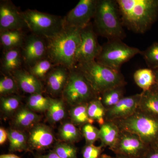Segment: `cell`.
Here are the masks:
<instances>
[{"instance_id":"cell-1","label":"cell","mask_w":158,"mask_h":158,"mask_svg":"<svg viewBox=\"0 0 158 158\" xmlns=\"http://www.w3.org/2000/svg\"><path fill=\"white\" fill-rule=\"evenodd\" d=\"M123 25L136 33L150 28L158 16V0H116Z\"/></svg>"},{"instance_id":"cell-2","label":"cell","mask_w":158,"mask_h":158,"mask_svg":"<svg viewBox=\"0 0 158 158\" xmlns=\"http://www.w3.org/2000/svg\"><path fill=\"white\" fill-rule=\"evenodd\" d=\"M81 29L65 25L60 32L47 38V54L56 65L72 69L75 58L81 42Z\"/></svg>"},{"instance_id":"cell-3","label":"cell","mask_w":158,"mask_h":158,"mask_svg":"<svg viewBox=\"0 0 158 158\" xmlns=\"http://www.w3.org/2000/svg\"><path fill=\"white\" fill-rule=\"evenodd\" d=\"M74 68L83 74L99 96L109 89L125 86L126 84L120 71L102 65L95 60L78 64Z\"/></svg>"},{"instance_id":"cell-4","label":"cell","mask_w":158,"mask_h":158,"mask_svg":"<svg viewBox=\"0 0 158 158\" xmlns=\"http://www.w3.org/2000/svg\"><path fill=\"white\" fill-rule=\"evenodd\" d=\"M116 1L99 0L97 2L94 19L98 32L109 40L125 37Z\"/></svg>"},{"instance_id":"cell-5","label":"cell","mask_w":158,"mask_h":158,"mask_svg":"<svg viewBox=\"0 0 158 158\" xmlns=\"http://www.w3.org/2000/svg\"><path fill=\"white\" fill-rule=\"evenodd\" d=\"M121 131L135 134L151 148L158 147V118L138 110L131 116L114 121Z\"/></svg>"},{"instance_id":"cell-6","label":"cell","mask_w":158,"mask_h":158,"mask_svg":"<svg viewBox=\"0 0 158 158\" xmlns=\"http://www.w3.org/2000/svg\"><path fill=\"white\" fill-rule=\"evenodd\" d=\"M69 76L62 91L63 98L72 106L88 103L100 96L94 90L83 74L76 68L70 69Z\"/></svg>"},{"instance_id":"cell-7","label":"cell","mask_w":158,"mask_h":158,"mask_svg":"<svg viewBox=\"0 0 158 158\" xmlns=\"http://www.w3.org/2000/svg\"><path fill=\"white\" fill-rule=\"evenodd\" d=\"M142 51L129 46L121 40H110L102 46L101 51L95 60L102 65L120 71L122 65Z\"/></svg>"},{"instance_id":"cell-8","label":"cell","mask_w":158,"mask_h":158,"mask_svg":"<svg viewBox=\"0 0 158 158\" xmlns=\"http://www.w3.org/2000/svg\"><path fill=\"white\" fill-rule=\"evenodd\" d=\"M26 26L35 35L48 38L60 32L64 27V19L37 10L21 12Z\"/></svg>"},{"instance_id":"cell-9","label":"cell","mask_w":158,"mask_h":158,"mask_svg":"<svg viewBox=\"0 0 158 158\" xmlns=\"http://www.w3.org/2000/svg\"><path fill=\"white\" fill-rule=\"evenodd\" d=\"M102 48L92 25L90 23L81 29V42L76 54L74 67L78 64L95 60L99 55Z\"/></svg>"},{"instance_id":"cell-10","label":"cell","mask_w":158,"mask_h":158,"mask_svg":"<svg viewBox=\"0 0 158 158\" xmlns=\"http://www.w3.org/2000/svg\"><path fill=\"white\" fill-rule=\"evenodd\" d=\"M149 148L138 136L121 131L118 141L110 150L115 155L130 158H143Z\"/></svg>"},{"instance_id":"cell-11","label":"cell","mask_w":158,"mask_h":158,"mask_svg":"<svg viewBox=\"0 0 158 158\" xmlns=\"http://www.w3.org/2000/svg\"><path fill=\"white\" fill-rule=\"evenodd\" d=\"M96 0H81L64 19V24L83 29L90 23L96 11Z\"/></svg>"},{"instance_id":"cell-12","label":"cell","mask_w":158,"mask_h":158,"mask_svg":"<svg viewBox=\"0 0 158 158\" xmlns=\"http://www.w3.org/2000/svg\"><path fill=\"white\" fill-rule=\"evenodd\" d=\"M141 98V93L124 97L115 106L107 109L106 121H116L131 116L138 110Z\"/></svg>"},{"instance_id":"cell-13","label":"cell","mask_w":158,"mask_h":158,"mask_svg":"<svg viewBox=\"0 0 158 158\" xmlns=\"http://www.w3.org/2000/svg\"><path fill=\"white\" fill-rule=\"evenodd\" d=\"M22 56L26 64L30 67L44 59L47 53V46L42 37L33 34L24 42Z\"/></svg>"},{"instance_id":"cell-14","label":"cell","mask_w":158,"mask_h":158,"mask_svg":"<svg viewBox=\"0 0 158 158\" xmlns=\"http://www.w3.org/2000/svg\"><path fill=\"white\" fill-rule=\"evenodd\" d=\"M27 27L21 12L11 2L4 1L0 5V30L21 31Z\"/></svg>"},{"instance_id":"cell-15","label":"cell","mask_w":158,"mask_h":158,"mask_svg":"<svg viewBox=\"0 0 158 158\" xmlns=\"http://www.w3.org/2000/svg\"><path fill=\"white\" fill-rule=\"evenodd\" d=\"M54 141L52 129L45 124L37 123L33 127L28 137L29 148L32 150H44L52 144Z\"/></svg>"},{"instance_id":"cell-16","label":"cell","mask_w":158,"mask_h":158,"mask_svg":"<svg viewBox=\"0 0 158 158\" xmlns=\"http://www.w3.org/2000/svg\"><path fill=\"white\" fill-rule=\"evenodd\" d=\"M12 73L18 87L25 93L31 95L42 93L43 86L40 80L30 72L19 69Z\"/></svg>"},{"instance_id":"cell-17","label":"cell","mask_w":158,"mask_h":158,"mask_svg":"<svg viewBox=\"0 0 158 158\" xmlns=\"http://www.w3.org/2000/svg\"><path fill=\"white\" fill-rule=\"evenodd\" d=\"M68 69L62 65L53 68L47 76V87L51 94L62 93L69 76Z\"/></svg>"},{"instance_id":"cell-18","label":"cell","mask_w":158,"mask_h":158,"mask_svg":"<svg viewBox=\"0 0 158 158\" xmlns=\"http://www.w3.org/2000/svg\"><path fill=\"white\" fill-rule=\"evenodd\" d=\"M138 110L158 118V86L141 92Z\"/></svg>"},{"instance_id":"cell-19","label":"cell","mask_w":158,"mask_h":158,"mask_svg":"<svg viewBox=\"0 0 158 158\" xmlns=\"http://www.w3.org/2000/svg\"><path fill=\"white\" fill-rule=\"evenodd\" d=\"M121 130L113 121H106L100 126L99 139L103 147L113 148L118 141Z\"/></svg>"},{"instance_id":"cell-20","label":"cell","mask_w":158,"mask_h":158,"mask_svg":"<svg viewBox=\"0 0 158 158\" xmlns=\"http://www.w3.org/2000/svg\"><path fill=\"white\" fill-rule=\"evenodd\" d=\"M41 117L28 108L22 107L18 110L15 116L14 123L16 127L27 129L37 124Z\"/></svg>"},{"instance_id":"cell-21","label":"cell","mask_w":158,"mask_h":158,"mask_svg":"<svg viewBox=\"0 0 158 158\" xmlns=\"http://www.w3.org/2000/svg\"><path fill=\"white\" fill-rule=\"evenodd\" d=\"M136 85L143 91H147L156 85L155 74L151 69H140L135 72L133 76Z\"/></svg>"},{"instance_id":"cell-22","label":"cell","mask_w":158,"mask_h":158,"mask_svg":"<svg viewBox=\"0 0 158 158\" xmlns=\"http://www.w3.org/2000/svg\"><path fill=\"white\" fill-rule=\"evenodd\" d=\"M10 152H22L29 149L28 138L19 130L10 129L8 131Z\"/></svg>"},{"instance_id":"cell-23","label":"cell","mask_w":158,"mask_h":158,"mask_svg":"<svg viewBox=\"0 0 158 158\" xmlns=\"http://www.w3.org/2000/svg\"><path fill=\"white\" fill-rule=\"evenodd\" d=\"M0 40L3 47L7 51L21 46L24 38L21 31L12 30L1 32Z\"/></svg>"},{"instance_id":"cell-24","label":"cell","mask_w":158,"mask_h":158,"mask_svg":"<svg viewBox=\"0 0 158 158\" xmlns=\"http://www.w3.org/2000/svg\"><path fill=\"white\" fill-rule=\"evenodd\" d=\"M22 58L21 54L18 48L6 51L2 61L3 70L6 73H10L20 69Z\"/></svg>"},{"instance_id":"cell-25","label":"cell","mask_w":158,"mask_h":158,"mask_svg":"<svg viewBox=\"0 0 158 158\" xmlns=\"http://www.w3.org/2000/svg\"><path fill=\"white\" fill-rule=\"evenodd\" d=\"M106 110L99 97L94 99L88 103V116L94 121L96 122L100 126L106 122Z\"/></svg>"},{"instance_id":"cell-26","label":"cell","mask_w":158,"mask_h":158,"mask_svg":"<svg viewBox=\"0 0 158 158\" xmlns=\"http://www.w3.org/2000/svg\"><path fill=\"white\" fill-rule=\"evenodd\" d=\"M125 86L109 89L100 94V99L106 109L115 106L124 97Z\"/></svg>"},{"instance_id":"cell-27","label":"cell","mask_w":158,"mask_h":158,"mask_svg":"<svg viewBox=\"0 0 158 158\" xmlns=\"http://www.w3.org/2000/svg\"><path fill=\"white\" fill-rule=\"evenodd\" d=\"M88 103H85L73 107L70 115L73 124L83 126L88 123L93 124L94 121L88 116Z\"/></svg>"},{"instance_id":"cell-28","label":"cell","mask_w":158,"mask_h":158,"mask_svg":"<svg viewBox=\"0 0 158 158\" xmlns=\"http://www.w3.org/2000/svg\"><path fill=\"white\" fill-rule=\"evenodd\" d=\"M59 137L66 143L78 142L81 139L82 134L75 125L72 123H65L59 129Z\"/></svg>"},{"instance_id":"cell-29","label":"cell","mask_w":158,"mask_h":158,"mask_svg":"<svg viewBox=\"0 0 158 158\" xmlns=\"http://www.w3.org/2000/svg\"><path fill=\"white\" fill-rule=\"evenodd\" d=\"M47 112L48 118L51 122H59L65 116L64 102L62 100L50 98L49 106Z\"/></svg>"},{"instance_id":"cell-30","label":"cell","mask_w":158,"mask_h":158,"mask_svg":"<svg viewBox=\"0 0 158 158\" xmlns=\"http://www.w3.org/2000/svg\"><path fill=\"white\" fill-rule=\"evenodd\" d=\"M50 98H46L42 93L31 94L27 100V106L30 110L37 112L47 111L50 104Z\"/></svg>"},{"instance_id":"cell-31","label":"cell","mask_w":158,"mask_h":158,"mask_svg":"<svg viewBox=\"0 0 158 158\" xmlns=\"http://www.w3.org/2000/svg\"><path fill=\"white\" fill-rule=\"evenodd\" d=\"M53 64L50 59H42L31 66L29 72L40 80L47 76L53 68Z\"/></svg>"},{"instance_id":"cell-32","label":"cell","mask_w":158,"mask_h":158,"mask_svg":"<svg viewBox=\"0 0 158 158\" xmlns=\"http://www.w3.org/2000/svg\"><path fill=\"white\" fill-rule=\"evenodd\" d=\"M21 99L16 95L3 96L1 99V109L6 115L13 114L19 107Z\"/></svg>"},{"instance_id":"cell-33","label":"cell","mask_w":158,"mask_h":158,"mask_svg":"<svg viewBox=\"0 0 158 158\" xmlns=\"http://www.w3.org/2000/svg\"><path fill=\"white\" fill-rule=\"evenodd\" d=\"M148 68L152 69L158 68V42L153 43L141 52Z\"/></svg>"},{"instance_id":"cell-34","label":"cell","mask_w":158,"mask_h":158,"mask_svg":"<svg viewBox=\"0 0 158 158\" xmlns=\"http://www.w3.org/2000/svg\"><path fill=\"white\" fill-rule=\"evenodd\" d=\"M53 151L61 158H78L77 149L71 143H58Z\"/></svg>"},{"instance_id":"cell-35","label":"cell","mask_w":158,"mask_h":158,"mask_svg":"<svg viewBox=\"0 0 158 158\" xmlns=\"http://www.w3.org/2000/svg\"><path fill=\"white\" fill-rule=\"evenodd\" d=\"M18 85L13 77L5 76L0 80V94L3 96L15 93L18 90Z\"/></svg>"},{"instance_id":"cell-36","label":"cell","mask_w":158,"mask_h":158,"mask_svg":"<svg viewBox=\"0 0 158 158\" xmlns=\"http://www.w3.org/2000/svg\"><path fill=\"white\" fill-rule=\"evenodd\" d=\"M82 135L85 138L86 144H94L99 139V129L93 124L88 123L83 126Z\"/></svg>"},{"instance_id":"cell-37","label":"cell","mask_w":158,"mask_h":158,"mask_svg":"<svg viewBox=\"0 0 158 158\" xmlns=\"http://www.w3.org/2000/svg\"><path fill=\"white\" fill-rule=\"evenodd\" d=\"M103 147L101 145L97 146L94 144H87L82 149L83 158H99L102 155Z\"/></svg>"},{"instance_id":"cell-38","label":"cell","mask_w":158,"mask_h":158,"mask_svg":"<svg viewBox=\"0 0 158 158\" xmlns=\"http://www.w3.org/2000/svg\"><path fill=\"white\" fill-rule=\"evenodd\" d=\"M143 158H158V147L150 148Z\"/></svg>"},{"instance_id":"cell-39","label":"cell","mask_w":158,"mask_h":158,"mask_svg":"<svg viewBox=\"0 0 158 158\" xmlns=\"http://www.w3.org/2000/svg\"><path fill=\"white\" fill-rule=\"evenodd\" d=\"M8 138V131H7L4 128H0V144L1 145L4 144Z\"/></svg>"},{"instance_id":"cell-40","label":"cell","mask_w":158,"mask_h":158,"mask_svg":"<svg viewBox=\"0 0 158 158\" xmlns=\"http://www.w3.org/2000/svg\"><path fill=\"white\" fill-rule=\"evenodd\" d=\"M35 158H61L53 151L45 155H37L35 156Z\"/></svg>"},{"instance_id":"cell-41","label":"cell","mask_w":158,"mask_h":158,"mask_svg":"<svg viewBox=\"0 0 158 158\" xmlns=\"http://www.w3.org/2000/svg\"><path fill=\"white\" fill-rule=\"evenodd\" d=\"M0 158H20L18 156L13 154H3L0 156Z\"/></svg>"},{"instance_id":"cell-42","label":"cell","mask_w":158,"mask_h":158,"mask_svg":"<svg viewBox=\"0 0 158 158\" xmlns=\"http://www.w3.org/2000/svg\"><path fill=\"white\" fill-rule=\"evenodd\" d=\"M155 74L156 82V85L158 86V68L156 69H153Z\"/></svg>"},{"instance_id":"cell-43","label":"cell","mask_w":158,"mask_h":158,"mask_svg":"<svg viewBox=\"0 0 158 158\" xmlns=\"http://www.w3.org/2000/svg\"><path fill=\"white\" fill-rule=\"evenodd\" d=\"M99 158H113V157L108 155L102 154Z\"/></svg>"},{"instance_id":"cell-44","label":"cell","mask_w":158,"mask_h":158,"mask_svg":"<svg viewBox=\"0 0 158 158\" xmlns=\"http://www.w3.org/2000/svg\"><path fill=\"white\" fill-rule=\"evenodd\" d=\"M113 158H130L126 156H124L120 155H116V156H115V157H113Z\"/></svg>"}]
</instances>
